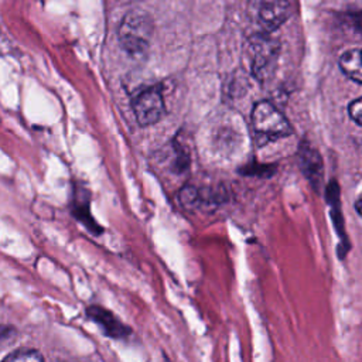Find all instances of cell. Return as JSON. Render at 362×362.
Masks as SVG:
<instances>
[{
  "instance_id": "4",
  "label": "cell",
  "mask_w": 362,
  "mask_h": 362,
  "mask_svg": "<svg viewBox=\"0 0 362 362\" xmlns=\"http://www.w3.org/2000/svg\"><path fill=\"white\" fill-rule=\"evenodd\" d=\"M134 117L141 127L153 126L165 115V103L163 90L158 85L140 90L132 102Z\"/></svg>"
},
{
  "instance_id": "17",
  "label": "cell",
  "mask_w": 362,
  "mask_h": 362,
  "mask_svg": "<svg viewBox=\"0 0 362 362\" xmlns=\"http://www.w3.org/2000/svg\"><path fill=\"white\" fill-rule=\"evenodd\" d=\"M361 205H362V201H361V197H358V198L355 199V209H356V214H358V216H362Z\"/></svg>"
},
{
  "instance_id": "16",
  "label": "cell",
  "mask_w": 362,
  "mask_h": 362,
  "mask_svg": "<svg viewBox=\"0 0 362 362\" xmlns=\"http://www.w3.org/2000/svg\"><path fill=\"white\" fill-rule=\"evenodd\" d=\"M16 335H17V332H16V329L13 327L1 325L0 324V346L11 344Z\"/></svg>"
},
{
  "instance_id": "14",
  "label": "cell",
  "mask_w": 362,
  "mask_h": 362,
  "mask_svg": "<svg viewBox=\"0 0 362 362\" xmlns=\"http://www.w3.org/2000/svg\"><path fill=\"white\" fill-rule=\"evenodd\" d=\"M246 88H247V83H246V79L245 78H239V76H235L232 79H229V83H228V95H232L233 98H239L242 95H245L246 92Z\"/></svg>"
},
{
  "instance_id": "10",
  "label": "cell",
  "mask_w": 362,
  "mask_h": 362,
  "mask_svg": "<svg viewBox=\"0 0 362 362\" xmlns=\"http://www.w3.org/2000/svg\"><path fill=\"white\" fill-rule=\"evenodd\" d=\"M338 65L341 71L355 83H362V65H361V49L359 48H351L345 51L339 59Z\"/></svg>"
},
{
  "instance_id": "11",
  "label": "cell",
  "mask_w": 362,
  "mask_h": 362,
  "mask_svg": "<svg viewBox=\"0 0 362 362\" xmlns=\"http://www.w3.org/2000/svg\"><path fill=\"white\" fill-rule=\"evenodd\" d=\"M276 171V165L274 164H262V163H247L246 165L239 168V173L242 175H247V177H260V178H267L270 175H273Z\"/></svg>"
},
{
  "instance_id": "13",
  "label": "cell",
  "mask_w": 362,
  "mask_h": 362,
  "mask_svg": "<svg viewBox=\"0 0 362 362\" xmlns=\"http://www.w3.org/2000/svg\"><path fill=\"white\" fill-rule=\"evenodd\" d=\"M4 362H23V361H34V362H41L44 361V356L41 355L40 351L37 349H28V348H20L17 351H13L11 354L6 355L3 358Z\"/></svg>"
},
{
  "instance_id": "9",
  "label": "cell",
  "mask_w": 362,
  "mask_h": 362,
  "mask_svg": "<svg viewBox=\"0 0 362 362\" xmlns=\"http://www.w3.org/2000/svg\"><path fill=\"white\" fill-rule=\"evenodd\" d=\"M89 192L82 187L74 191V198L71 202V212L72 216L79 221L92 235L99 236L103 232V228L93 219L90 209H89Z\"/></svg>"
},
{
  "instance_id": "2",
  "label": "cell",
  "mask_w": 362,
  "mask_h": 362,
  "mask_svg": "<svg viewBox=\"0 0 362 362\" xmlns=\"http://www.w3.org/2000/svg\"><path fill=\"white\" fill-rule=\"evenodd\" d=\"M250 120L259 144L288 137L294 132L283 112L270 100H260L255 103Z\"/></svg>"
},
{
  "instance_id": "1",
  "label": "cell",
  "mask_w": 362,
  "mask_h": 362,
  "mask_svg": "<svg viewBox=\"0 0 362 362\" xmlns=\"http://www.w3.org/2000/svg\"><path fill=\"white\" fill-rule=\"evenodd\" d=\"M154 24L151 17L143 10H130L122 20L117 38L122 49L132 57H140L148 49Z\"/></svg>"
},
{
  "instance_id": "8",
  "label": "cell",
  "mask_w": 362,
  "mask_h": 362,
  "mask_svg": "<svg viewBox=\"0 0 362 362\" xmlns=\"http://www.w3.org/2000/svg\"><path fill=\"white\" fill-rule=\"evenodd\" d=\"M325 198H327V202L331 206V219H332V223L335 226V230L337 233L339 235L341 238V245L338 246V257L339 259H344L346 252L349 250L351 245L346 239V233H345V229H344V216H342V211H341V195H339V185L335 180H331L329 184L327 185V191H325Z\"/></svg>"
},
{
  "instance_id": "7",
  "label": "cell",
  "mask_w": 362,
  "mask_h": 362,
  "mask_svg": "<svg viewBox=\"0 0 362 362\" xmlns=\"http://www.w3.org/2000/svg\"><path fill=\"white\" fill-rule=\"evenodd\" d=\"M291 14L288 0H260L257 7V18L266 33L277 30L287 21Z\"/></svg>"
},
{
  "instance_id": "5",
  "label": "cell",
  "mask_w": 362,
  "mask_h": 362,
  "mask_svg": "<svg viewBox=\"0 0 362 362\" xmlns=\"http://www.w3.org/2000/svg\"><path fill=\"white\" fill-rule=\"evenodd\" d=\"M298 165L315 192H320L324 180V161L320 151L308 141L301 140L297 150Z\"/></svg>"
},
{
  "instance_id": "12",
  "label": "cell",
  "mask_w": 362,
  "mask_h": 362,
  "mask_svg": "<svg viewBox=\"0 0 362 362\" xmlns=\"http://www.w3.org/2000/svg\"><path fill=\"white\" fill-rule=\"evenodd\" d=\"M180 204L187 209H197L199 205V191L198 187L192 184H185L178 192Z\"/></svg>"
},
{
  "instance_id": "6",
  "label": "cell",
  "mask_w": 362,
  "mask_h": 362,
  "mask_svg": "<svg viewBox=\"0 0 362 362\" xmlns=\"http://www.w3.org/2000/svg\"><path fill=\"white\" fill-rule=\"evenodd\" d=\"M86 315L89 320H92L98 327H100V329L103 331V334L109 338L113 339H124L130 335L132 329L129 325H126L124 322H122L112 311H109L107 308L98 305V304H92L86 307Z\"/></svg>"
},
{
  "instance_id": "15",
  "label": "cell",
  "mask_w": 362,
  "mask_h": 362,
  "mask_svg": "<svg viewBox=\"0 0 362 362\" xmlns=\"http://www.w3.org/2000/svg\"><path fill=\"white\" fill-rule=\"evenodd\" d=\"M349 119L356 124L362 126V98H355L348 105Z\"/></svg>"
},
{
  "instance_id": "3",
  "label": "cell",
  "mask_w": 362,
  "mask_h": 362,
  "mask_svg": "<svg viewBox=\"0 0 362 362\" xmlns=\"http://www.w3.org/2000/svg\"><path fill=\"white\" fill-rule=\"evenodd\" d=\"M247 45L252 76L259 83H267L277 69L280 42L267 33H260L252 35Z\"/></svg>"
}]
</instances>
